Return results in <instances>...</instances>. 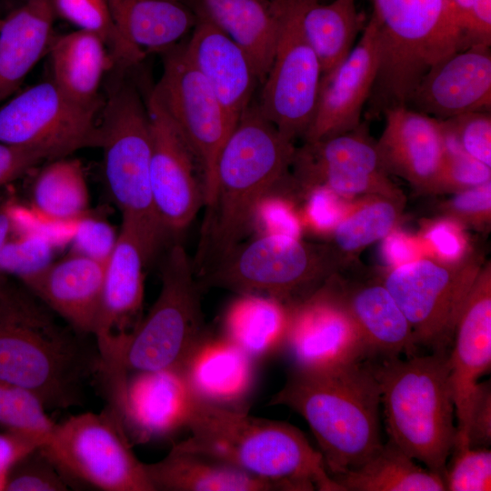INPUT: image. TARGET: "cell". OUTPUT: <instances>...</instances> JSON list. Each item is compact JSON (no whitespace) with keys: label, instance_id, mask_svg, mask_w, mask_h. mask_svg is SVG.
I'll list each match as a JSON object with an SVG mask.
<instances>
[{"label":"cell","instance_id":"681fc988","mask_svg":"<svg viewBox=\"0 0 491 491\" xmlns=\"http://www.w3.org/2000/svg\"><path fill=\"white\" fill-rule=\"evenodd\" d=\"M491 444V386L489 381L479 383L469 415L466 445L488 447Z\"/></svg>","mask_w":491,"mask_h":491},{"label":"cell","instance_id":"f5cc1de1","mask_svg":"<svg viewBox=\"0 0 491 491\" xmlns=\"http://www.w3.org/2000/svg\"><path fill=\"white\" fill-rule=\"evenodd\" d=\"M468 45L491 43V0H474L459 16Z\"/></svg>","mask_w":491,"mask_h":491},{"label":"cell","instance_id":"74e56055","mask_svg":"<svg viewBox=\"0 0 491 491\" xmlns=\"http://www.w3.org/2000/svg\"><path fill=\"white\" fill-rule=\"evenodd\" d=\"M0 424L10 431L46 436L55 426L35 395L1 378Z\"/></svg>","mask_w":491,"mask_h":491},{"label":"cell","instance_id":"d6a6232c","mask_svg":"<svg viewBox=\"0 0 491 491\" xmlns=\"http://www.w3.org/2000/svg\"><path fill=\"white\" fill-rule=\"evenodd\" d=\"M356 0H334L322 4L307 0L302 14V27L315 51L322 76L333 71L349 55L357 35L366 23Z\"/></svg>","mask_w":491,"mask_h":491},{"label":"cell","instance_id":"3957f363","mask_svg":"<svg viewBox=\"0 0 491 491\" xmlns=\"http://www.w3.org/2000/svg\"><path fill=\"white\" fill-rule=\"evenodd\" d=\"M187 438L172 449L203 455L284 484L288 491H343L297 427L205 401L193 393Z\"/></svg>","mask_w":491,"mask_h":491},{"label":"cell","instance_id":"5bb4252c","mask_svg":"<svg viewBox=\"0 0 491 491\" xmlns=\"http://www.w3.org/2000/svg\"><path fill=\"white\" fill-rule=\"evenodd\" d=\"M291 169L300 192L324 185L346 199L405 195L383 167L376 141L364 122L347 132L305 142L296 149Z\"/></svg>","mask_w":491,"mask_h":491},{"label":"cell","instance_id":"30bf717a","mask_svg":"<svg viewBox=\"0 0 491 491\" xmlns=\"http://www.w3.org/2000/svg\"><path fill=\"white\" fill-rule=\"evenodd\" d=\"M483 265L480 253L472 250L456 262L424 256L388 271L382 283L409 322L417 346L446 352Z\"/></svg>","mask_w":491,"mask_h":491},{"label":"cell","instance_id":"db71d44e","mask_svg":"<svg viewBox=\"0 0 491 491\" xmlns=\"http://www.w3.org/2000/svg\"><path fill=\"white\" fill-rule=\"evenodd\" d=\"M420 239L395 228L383 238L382 254L385 261L395 268L424 256Z\"/></svg>","mask_w":491,"mask_h":491},{"label":"cell","instance_id":"8fae6325","mask_svg":"<svg viewBox=\"0 0 491 491\" xmlns=\"http://www.w3.org/2000/svg\"><path fill=\"white\" fill-rule=\"evenodd\" d=\"M103 105L73 99L52 79L38 83L0 107V142L37 149L52 160L99 147Z\"/></svg>","mask_w":491,"mask_h":491},{"label":"cell","instance_id":"c3c4849f","mask_svg":"<svg viewBox=\"0 0 491 491\" xmlns=\"http://www.w3.org/2000/svg\"><path fill=\"white\" fill-rule=\"evenodd\" d=\"M72 238L76 254L104 262L107 260L116 240L106 224L84 217L77 220Z\"/></svg>","mask_w":491,"mask_h":491},{"label":"cell","instance_id":"f35d334b","mask_svg":"<svg viewBox=\"0 0 491 491\" xmlns=\"http://www.w3.org/2000/svg\"><path fill=\"white\" fill-rule=\"evenodd\" d=\"M296 189L291 177L283 185L265 195L256 204L252 223L261 235H285L300 238L303 232L301 214L294 202L282 194L286 190ZM259 231V232H260Z\"/></svg>","mask_w":491,"mask_h":491},{"label":"cell","instance_id":"f546056e","mask_svg":"<svg viewBox=\"0 0 491 491\" xmlns=\"http://www.w3.org/2000/svg\"><path fill=\"white\" fill-rule=\"evenodd\" d=\"M123 35L145 52L159 53L178 43L195 26L193 7L183 0H107Z\"/></svg>","mask_w":491,"mask_h":491},{"label":"cell","instance_id":"4dcf8cb0","mask_svg":"<svg viewBox=\"0 0 491 491\" xmlns=\"http://www.w3.org/2000/svg\"><path fill=\"white\" fill-rule=\"evenodd\" d=\"M52 80L70 97L85 105L104 102L99 95L103 77L114 63L102 40L77 30L54 37L49 47Z\"/></svg>","mask_w":491,"mask_h":491},{"label":"cell","instance_id":"277c9868","mask_svg":"<svg viewBox=\"0 0 491 491\" xmlns=\"http://www.w3.org/2000/svg\"><path fill=\"white\" fill-rule=\"evenodd\" d=\"M269 406H285L307 422L334 478L367 460L383 445L380 393L371 365L293 366Z\"/></svg>","mask_w":491,"mask_h":491},{"label":"cell","instance_id":"cb8c5ba5","mask_svg":"<svg viewBox=\"0 0 491 491\" xmlns=\"http://www.w3.org/2000/svg\"><path fill=\"white\" fill-rule=\"evenodd\" d=\"M105 262L75 253L21 282L75 329L93 336Z\"/></svg>","mask_w":491,"mask_h":491},{"label":"cell","instance_id":"484cf974","mask_svg":"<svg viewBox=\"0 0 491 491\" xmlns=\"http://www.w3.org/2000/svg\"><path fill=\"white\" fill-rule=\"evenodd\" d=\"M154 491H288L277 481L225 462L171 448L163 459L144 463Z\"/></svg>","mask_w":491,"mask_h":491},{"label":"cell","instance_id":"7bdbcfd3","mask_svg":"<svg viewBox=\"0 0 491 491\" xmlns=\"http://www.w3.org/2000/svg\"><path fill=\"white\" fill-rule=\"evenodd\" d=\"M52 242L40 234L11 236L0 254V272L23 281L50 264Z\"/></svg>","mask_w":491,"mask_h":491},{"label":"cell","instance_id":"836d02e7","mask_svg":"<svg viewBox=\"0 0 491 491\" xmlns=\"http://www.w3.org/2000/svg\"><path fill=\"white\" fill-rule=\"evenodd\" d=\"M289 307L259 295H241L228 307L224 320L226 338L251 358L264 356L284 346Z\"/></svg>","mask_w":491,"mask_h":491},{"label":"cell","instance_id":"d6986e66","mask_svg":"<svg viewBox=\"0 0 491 491\" xmlns=\"http://www.w3.org/2000/svg\"><path fill=\"white\" fill-rule=\"evenodd\" d=\"M378 67L376 30L368 20L346 58L322 76L316 111L304 141H317L357 127Z\"/></svg>","mask_w":491,"mask_h":491},{"label":"cell","instance_id":"ab89813d","mask_svg":"<svg viewBox=\"0 0 491 491\" xmlns=\"http://www.w3.org/2000/svg\"><path fill=\"white\" fill-rule=\"evenodd\" d=\"M41 446L29 452L12 466L7 473L5 490L65 491L70 488L66 478Z\"/></svg>","mask_w":491,"mask_h":491},{"label":"cell","instance_id":"b9f144b4","mask_svg":"<svg viewBox=\"0 0 491 491\" xmlns=\"http://www.w3.org/2000/svg\"><path fill=\"white\" fill-rule=\"evenodd\" d=\"M488 181L490 166L461 150L444 148L442 164L428 195H451Z\"/></svg>","mask_w":491,"mask_h":491},{"label":"cell","instance_id":"f1b7e54d","mask_svg":"<svg viewBox=\"0 0 491 491\" xmlns=\"http://www.w3.org/2000/svg\"><path fill=\"white\" fill-rule=\"evenodd\" d=\"M248 56L261 85L275 55L278 24L271 0H195Z\"/></svg>","mask_w":491,"mask_h":491},{"label":"cell","instance_id":"8d00e7d4","mask_svg":"<svg viewBox=\"0 0 491 491\" xmlns=\"http://www.w3.org/2000/svg\"><path fill=\"white\" fill-rule=\"evenodd\" d=\"M55 15L98 36L106 46L114 67L131 70L145 52L128 41L117 27L107 0H50Z\"/></svg>","mask_w":491,"mask_h":491},{"label":"cell","instance_id":"603a6c76","mask_svg":"<svg viewBox=\"0 0 491 491\" xmlns=\"http://www.w3.org/2000/svg\"><path fill=\"white\" fill-rule=\"evenodd\" d=\"M193 8L196 21L190 38L185 43L186 54L236 124L252 103L259 81L244 50L196 2Z\"/></svg>","mask_w":491,"mask_h":491},{"label":"cell","instance_id":"ac0fdd59","mask_svg":"<svg viewBox=\"0 0 491 491\" xmlns=\"http://www.w3.org/2000/svg\"><path fill=\"white\" fill-rule=\"evenodd\" d=\"M448 356L456 419L454 450L468 447L469 415L478 379L491 366V265H483L457 320Z\"/></svg>","mask_w":491,"mask_h":491},{"label":"cell","instance_id":"8992f818","mask_svg":"<svg viewBox=\"0 0 491 491\" xmlns=\"http://www.w3.org/2000/svg\"><path fill=\"white\" fill-rule=\"evenodd\" d=\"M131 70L114 67L108 74L101 115L104 172L122 222L136 227L158 249L164 229L150 185L151 129L147 107Z\"/></svg>","mask_w":491,"mask_h":491},{"label":"cell","instance_id":"2e32d148","mask_svg":"<svg viewBox=\"0 0 491 491\" xmlns=\"http://www.w3.org/2000/svg\"><path fill=\"white\" fill-rule=\"evenodd\" d=\"M145 104L151 129L154 205L165 232L179 233L205 205L204 187L195 174L197 161L152 88Z\"/></svg>","mask_w":491,"mask_h":491},{"label":"cell","instance_id":"ffe728a7","mask_svg":"<svg viewBox=\"0 0 491 491\" xmlns=\"http://www.w3.org/2000/svg\"><path fill=\"white\" fill-rule=\"evenodd\" d=\"M192 396L181 372L145 371L129 374L123 390L107 406L130 440L145 443L185 427Z\"/></svg>","mask_w":491,"mask_h":491},{"label":"cell","instance_id":"7dc6e473","mask_svg":"<svg viewBox=\"0 0 491 491\" xmlns=\"http://www.w3.org/2000/svg\"><path fill=\"white\" fill-rule=\"evenodd\" d=\"M419 239L429 248L430 256L445 262L459 261L473 250L465 228L441 216L424 224Z\"/></svg>","mask_w":491,"mask_h":491},{"label":"cell","instance_id":"9c48e42d","mask_svg":"<svg viewBox=\"0 0 491 491\" xmlns=\"http://www.w3.org/2000/svg\"><path fill=\"white\" fill-rule=\"evenodd\" d=\"M41 447L67 481L105 491H154L120 418L108 406L55 424Z\"/></svg>","mask_w":491,"mask_h":491},{"label":"cell","instance_id":"52a82bcc","mask_svg":"<svg viewBox=\"0 0 491 491\" xmlns=\"http://www.w3.org/2000/svg\"><path fill=\"white\" fill-rule=\"evenodd\" d=\"M181 245L169 250L161 272V289L148 313L122 340L106 374L124 377L145 371H183L205 339L201 286Z\"/></svg>","mask_w":491,"mask_h":491},{"label":"cell","instance_id":"d4e9b609","mask_svg":"<svg viewBox=\"0 0 491 491\" xmlns=\"http://www.w3.org/2000/svg\"><path fill=\"white\" fill-rule=\"evenodd\" d=\"M337 279L366 355L378 354L383 359L416 355L417 345L411 326L382 282L350 286Z\"/></svg>","mask_w":491,"mask_h":491},{"label":"cell","instance_id":"e575fe53","mask_svg":"<svg viewBox=\"0 0 491 491\" xmlns=\"http://www.w3.org/2000/svg\"><path fill=\"white\" fill-rule=\"evenodd\" d=\"M406 196L366 195L351 203L330 233L329 246L342 266L396 228Z\"/></svg>","mask_w":491,"mask_h":491},{"label":"cell","instance_id":"83f0119b","mask_svg":"<svg viewBox=\"0 0 491 491\" xmlns=\"http://www.w3.org/2000/svg\"><path fill=\"white\" fill-rule=\"evenodd\" d=\"M182 374L198 397L220 406L242 400L254 380L253 358L226 337L205 338Z\"/></svg>","mask_w":491,"mask_h":491},{"label":"cell","instance_id":"11a10c76","mask_svg":"<svg viewBox=\"0 0 491 491\" xmlns=\"http://www.w3.org/2000/svg\"><path fill=\"white\" fill-rule=\"evenodd\" d=\"M14 205L15 203L11 198H4L0 201V254L13 233Z\"/></svg>","mask_w":491,"mask_h":491},{"label":"cell","instance_id":"9f6ffc18","mask_svg":"<svg viewBox=\"0 0 491 491\" xmlns=\"http://www.w3.org/2000/svg\"><path fill=\"white\" fill-rule=\"evenodd\" d=\"M456 10L458 15V21L460 15L467 9L474 0H447Z\"/></svg>","mask_w":491,"mask_h":491},{"label":"cell","instance_id":"816d5d0a","mask_svg":"<svg viewBox=\"0 0 491 491\" xmlns=\"http://www.w3.org/2000/svg\"><path fill=\"white\" fill-rule=\"evenodd\" d=\"M46 159L47 155L37 149L0 142V187Z\"/></svg>","mask_w":491,"mask_h":491},{"label":"cell","instance_id":"f907efd6","mask_svg":"<svg viewBox=\"0 0 491 491\" xmlns=\"http://www.w3.org/2000/svg\"><path fill=\"white\" fill-rule=\"evenodd\" d=\"M49 436L24 434L7 430L0 434V490H5L12 466L34 449L43 446Z\"/></svg>","mask_w":491,"mask_h":491},{"label":"cell","instance_id":"9a60e30c","mask_svg":"<svg viewBox=\"0 0 491 491\" xmlns=\"http://www.w3.org/2000/svg\"><path fill=\"white\" fill-rule=\"evenodd\" d=\"M288 307L284 346L293 366L332 368L366 356L361 335L344 302L337 274Z\"/></svg>","mask_w":491,"mask_h":491},{"label":"cell","instance_id":"7a4b0ae2","mask_svg":"<svg viewBox=\"0 0 491 491\" xmlns=\"http://www.w3.org/2000/svg\"><path fill=\"white\" fill-rule=\"evenodd\" d=\"M296 147L251 103L218 156L215 193L202 231V274L228 255L251 226L257 202L288 181Z\"/></svg>","mask_w":491,"mask_h":491},{"label":"cell","instance_id":"4316f807","mask_svg":"<svg viewBox=\"0 0 491 491\" xmlns=\"http://www.w3.org/2000/svg\"><path fill=\"white\" fill-rule=\"evenodd\" d=\"M55 12L50 0H25L0 28V101L11 95L49 50Z\"/></svg>","mask_w":491,"mask_h":491},{"label":"cell","instance_id":"1f68e13d","mask_svg":"<svg viewBox=\"0 0 491 491\" xmlns=\"http://www.w3.org/2000/svg\"><path fill=\"white\" fill-rule=\"evenodd\" d=\"M388 440L359 466L334 479L343 491H443L444 478Z\"/></svg>","mask_w":491,"mask_h":491},{"label":"cell","instance_id":"60d3db41","mask_svg":"<svg viewBox=\"0 0 491 491\" xmlns=\"http://www.w3.org/2000/svg\"><path fill=\"white\" fill-rule=\"evenodd\" d=\"M441 121L443 135L464 153L491 167V116L472 112Z\"/></svg>","mask_w":491,"mask_h":491},{"label":"cell","instance_id":"ee69618b","mask_svg":"<svg viewBox=\"0 0 491 491\" xmlns=\"http://www.w3.org/2000/svg\"><path fill=\"white\" fill-rule=\"evenodd\" d=\"M439 216L466 228L487 231L491 225V181L451 194L437 206Z\"/></svg>","mask_w":491,"mask_h":491},{"label":"cell","instance_id":"4fadbf2b","mask_svg":"<svg viewBox=\"0 0 491 491\" xmlns=\"http://www.w3.org/2000/svg\"><path fill=\"white\" fill-rule=\"evenodd\" d=\"M307 0H271L278 31L275 55L257 103L287 138L304 137L313 119L322 70L302 27Z\"/></svg>","mask_w":491,"mask_h":491},{"label":"cell","instance_id":"d590c367","mask_svg":"<svg viewBox=\"0 0 491 491\" xmlns=\"http://www.w3.org/2000/svg\"><path fill=\"white\" fill-rule=\"evenodd\" d=\"M32 201L35 211L46 221L73 223L83 218L89 194L81 163L53 159L35 177Z\"/></svg>","mask_w":491,"mask_h":491},{"label":"cell","instance_id":"6f0895ef","mask_svg":"<svg viewBox=\"0 0 491 491\" xmlns=\"http://www.w3.org/2000/svg\"><path fill=\"white\" fill-rule=\"evenodd\" d=\"M2 24H3V19L0 18V28L2 26Z\"/></svg>","mask_w":491,"mask_h":491},{"label":"cell","instance_id":"44dd1931","mask_svg":"<svg viewBox=\"0 0 491 491\" xmlns=\"http://www.w3.org/2000/svg\"><path fill=\"white\" fill-rule=\"evenodd\" d=\"M491 105L490 45H474L434 65L423 77L407 106L445 120Z\"/></svg>","mask_w":491,"mask_h":491},{"label":"cell","instance_id":"7402d4cb","mask_svg":"<svg viewBox=\"0 0 491 491\" xmlns=\"http://www.w3.org/2000/svg\"><path fill=\"white\" fill-rule=\"evenodd\" d=\"M377 154L390 175L406 180L420 195H428L444 155L440 120L406 105L387 108Z\"/></svg>","mask_w":491,"mask_h":491},{"label":"cell","instance_id":"7c38bea8","mask_svg":"<svg viewBox=\"0 0 491 491\" xmlns=\"http://www.w3.org/2000/svg\"><path fill=\"white\" fill-rule=\"evenodd\" d=\"M158 54L163 73L152 89L202 170L205 205H208L215 193L218 156L235 123L189 59L185 43Z\"/></svg>","mask_w":491,"mask_h":491},{"label":"cell","instance_id":"5b68a950","mask_svg":"<svg viewBox=\"0 0 491 491\" xmlns=\"http://www.w3.org/2000/svg\"><path fill=\"white\" fill-rule=\"evenodd\" d=\"M371 367L388 440L444 478L456 438L448 355L386 358Z\"/></svg>","mask_w":491,"mask_h":491},{"label":"cell","instance_id":"bcb514c9","mask_svg":"<svg viewBox=\"0 0 491 491\" xmlns=\"http://www.w3.org/2000/svg\"><path fill=\"white\" fill-rule=\"evenodd\" d=\"M301 193L306 196L301 214L303 225L317 234L330 235L351 205L349 199L324 185H315Z\"/></svg>","mask_w":491,"mask_h":491},{"label":"cell","instance_id":"f6af8a7d","mask_svg":"<svg viewBox=\"0 0 491 491\" xmlns=\"http://www.w3.org/2000/svg\"><path fill=\"white\" fill-rule=\"evenodd\" d=\"M446 490L489 491L491 451L487 447H466L454 451L451 466L444 476Z\"/></svg>","mask_w":491,"mask_h":491},{"label":"cell","instance_id":"e0dca14e","mask_svg":"<svg viewBox=\"0 0 491 491\" xmlns=\"http://www.w3.org/2000/svg\"><path fill=\"white\" fill-rule=\"evenodd\" d=\"M156 251L134 225L122 222L105 262L93 336L100 357L110 354L138 324L144 301V268Z\"/></svg>","mask_w":491,"mask_h":491},{"label":"cell","instance_id":"ba28073f","mask_svg":"<svg viewBox=\"0 0 491 491\" xmlns=\"http://www.w3.org/2000/svg\"><path fill=\"white\" fill-rule=\"evenodd\" d=\"M329 246L285 235H260L238 244L205 272L199 286L240 295H259L292 306L320 287L342 267Z\"/></svg>","mask_w":491,"mask_h":491},{"label":"cell","instance_id":"6da1fadb","mask_svg":"<svg viewBox=\"0 0 491 491\" xmlns=\"http://www.w3.org/2000/svg\"><path fill=\"white\" fill-rule=\"evenodd\" d=\"M58 316L25 286L0 284V378L31 391L46 410L82 405L99 373L93 336Z\"/></svg>","mask_w":491,"mask_h":491}]
</instances>
